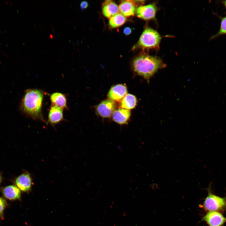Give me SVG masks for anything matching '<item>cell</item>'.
<instances>
[{
	"label": "cell",
	"instance_id": "cell-1",
	"mask_svg": "<svg viewBox=\"0 0 226 226\" xmlns=\"http://www.w3.org/2000/svg\"><path fill=\"white\" fill-rule=\"evenodd\" d=\"M44 92L38 89L26 90L21 103V108L24 112L33 119L46 123L42 113Z\"/></svg>",
	"mask_w": 226,
	"mask_h": 226
},
{
	"label": "cell",
	"instance_id": "cell-2",
	"mask_svg": "<svg viewBox=\"0 0 226 226\" xmlns=\"http://www.w3.org/2000/svg\"><path fill=\"white\" fill-rule=\"evenodd\" d=\"M134 71L137 74L147 79L150 78L159 70L166 65L159 58L143 53L133 60Z\"/></svg>",
	"mask_w": 226,
	"mask_h": 226
},
{
	"label": "cell",
	"instance_id": "cell-3",
	"mask_svg": "<svg viewBox=\"0 0 226 226\" xmlns=\"http://www.w3.org/2000/svg\"><path fill=\"white\" fill-rule=\"evenodd\" d=\"M210 183L207 190L208 195L200 206L207 212L215 211L221 213L226 210V196L221 197L213 194Z\"/></svg>",
	"mask_w": 226,
	"mask_h": 226
},
{
	"label": "cell",
	"instance_id": "cell-4",
	"mask_svg": "<svg viewBox=\"0 0 226 226\" xmlns=\"http://www.w3.org/2000/svg\"><path fill=\"white\" fill-rule=\"evenodd\" d=\"M159 33L150 28L145 29L141 34L137 43L138 47L143 49H157L161 40Z\"/></svg>",
	"mask_w": 226,
	"mask_h": 226
},
{
	"label": "cell",
	"instance_id": "cell-5",
	"mask_svg": "<svg viewBox=\"0 0 226 226\" xmlns=\"http://www.w3.org/2000/svg\"><path fill=\"white\" fill-rule=\"evenodd\" d=\"M116 105L115 102L110 99L101 101L96 108L97 113L103 118H108L112 115L116 110Z\"/></svg>",
	"mask_w": 226,
	"mask_h": 226
},
{
	"label": "cell",
	"instance_id": "cell-6",
	"mask_svg": "<svg viewBox=\"0 0 226 226\" xmlns=\"http://www.w3.org/2000/svg\"><path fill=\"white\" fill-rule=\"evenodd\" d=\"M208 226H223L226 222V218L220 212H208L202 218Z\"/></svg>",
	"mask_w": 226,
	"mask_h": 226
},
{
	"label": "cell",
	"instance_id": "cell-7",
	"mask_svg": "<svg viewBox=\"0 0 226 226\" xmlns=\"http://www.w3.org/2000/svg\"><path fill=\"white\" fill-rule=\"evenodd\" d=\"M157 11L156 6L153 4L141 5L137 8L136 13L137 16L145 20L155 18Z\"/></svg>",
	"mask_w": 226,
	"mask_h": 226
},
{
	"label": "cell",
	"instance_id": "cell-8",
	"mask_svg": "<svg viewBox=\"0 0 226 226\" xmlns=\"http://www.w3.org/2000/svg\"><path fill=\"white\" fill-rule=\"evenodd\" d=\"M138 2L129 0L121 1L119 6V12L126 17L133 16L138 4L141 3Z\"/></svg>",
	"mask_w": 226,
	"mask_h": 226
},
{
	"label": "cell",
	"instance_id": "cell-9",
	"mask_svg": "<svg viewBox=\"0 0 226 226\" xmlns=\"http://www.w3.org/2000/svg\"><path fill=\"white\" fill-rule=\"evenodd\" d=\"M126 86L122 84H117L112 86L107 94L109 99L114 101H118L121 100L127 94Z\"/></svg>",
	"mask_w": 226,
	"mask_h": 226
},
{
	"label": "cell",
	"instance_id": "cell-10",
	"mask_svg": "<svg viewBox=\"0 0 226 226\" xmlns=\"http://www.w3.org/2000/svg\"><path fill=\"white\" fill-rule=\"evenodd\" d=\"M32 183V178L28 172L22 174L15 180V184L17 187L24 192L30 191L31 189Z\"/></svg>",
	"mask_w": 226,
	"mask_h": 226
},
{
	"label": "cell",
	"instance_id": "cell-11",
	"mask_svg": "<svg viewBox=\"0 0 226 226\" xmlns=\"http://www.w3.org/2000/svg\"><path fill=\"white\" fill-rule=\"evenodd\" d=\"M63 109L55 105H51L48 111V122L54 125L62 121L64 119Z\"/></svg>",
	"mask_w": 226,
	"mask_h": 226
},
{
	"label": "cell",
	"instance_id": "cell-12",
	"mask_svg": "<svg viewBox=\"0 0 226 226\" xmlns=\"http://www.w3.org/2000/svg\"><path fill=\"white\" fill-rule=\"evenodd\" d=\"M131 116L130 110L121 108L116 110L112 115L113 120L121 124H126Z\"/></svg>",
	"mask_w": 226,
	"mask_h": 226
},
{
	"label": "cell",
	"instance_id": "cell-13",
	"mask_svg": "<svg viewBox=\"0 0 226 226\" xmlns=\"http://www.w3.org/2000/svg\"><path fill=\"white\" fill-rule=\"evenodd\" d=\"M102 11L104 15L109 19L119 13V6L113 1L107 0L102 4Z\"/></svg>",
	"mask_w": 226,
	"mask_h": 226
},
{
	"label": "cell",
	"instance_id": "cell-14",
	"mask_svg": "<svg viewBox=\"0 0 226 226\" xmlns=\"http://www.w3.org/2000/svg\"><path fill=\"white\" fill-rule=\"evenodd\" d=\"M50 99L51 105L63 109H67V99L65 94L58 92L53 93L50 95Z\"/></svg>",
	"mask_w": 226,
	"mask_h": 226
},
{
	"label": "cell",
	"instance_id": "cell-15",
	"mask_svg": "<svg viewBox=\"0 0 226 226\" xmlns=\"http://www.w3.org/2000/svg\"><path fill=\"white\" fill-rule=\"evenodd\" d=\"M2 193L5 198L9 200H15L20 198V191L15 186L10 185L5 187L2 190Z\"/></svg>",
	"mask_w": 226,
	"mask_h": 226
},
{
	"label": "cell",
	"instance_id": "cell-16",
	"mask_svg": "<svg viewBox=\"0 0 226 226\" xmlns=\"http://www.w3.org/2000/svg\"><path fill=\"white\" fill-rule=\"evenodd\" d=\"M121 101V107L128 110L134 108L137 102L136 97L131 94H126Z\"/></svg>",
	"mask_w": 226,
	"mask_h": 226
},
{
	"label": "cell",
	"instance_id": "cell-17",
	"mask_svg": "<svg viewBox=\"0 0 226 226\" xmlns=\"http://www.w3.org/2000/svg\"><path fill=\"white\" fill-rule=\"evenodd\" d=\"M126 20V17L119 13L109 18V24L112 28H116L122 25Z\"/></svg>",
	"mask_w": 226,
	"mask_h": 226
},
{
	"label": "cell",
	"instance_id": "cell-18",
	"mask_svg": "<svg viewBox=\"0 0 226 226\" xmlns=\"http://www.w3.org/2000/svg\"><path fill=\"white\" fill-rule=\"evenodd\" d=\"M226 34V17L223 18L222 19L220 27L218 32L212 37V38H215L218 36Z\"/></svg>",
	"mask_w": 226,
	"mask_h": 226
},
{
	"label": "cell",
	"instance_id": "cell-19",
	"mask_svg": "<svg viewBox=\"0 0 226 226\" xmlns=\"http://www.w3.org/2000/svg\"><path fill=\"white\" fill-rule=\"evenodd\" d=\"M7 204L5 200L0 197V220L4 218V211Z\"/></svg>",
	"mask_w": 226,
	"mask_h": 226
},
{
	"label": "cell",
	"instance_id": "cell-20",
	"mask_svg": "<svg viewBox=\"0 0 226 226\" xmlns=\"http://www.w3.org/2000/svg\"><path fill=\"white\" fill-rule=\"evenodd\" d=\"M80 8L81 9L83 10L87 8L88 6V3L86 1H83L80 4Z\"/></svg>",
	"mask_w": 226,
	"mask_h": 226
},
{
	"label": "cell",
	"instance_id": "cell-21",
	"mask_svg": "<svg viewBox=\"0 0 226 226\" xmlns=\"http://www.w3.org/2000/svg\"><path fill=\"white\" fill-rule=\"evenodd\" d=\"M132 32V29L129 27H125L123 30V33L126 35H130Z\"/></svg>",
	"mask_w": 226,
	"mask_h": 226
},
{
	"label": "cell",
	"instance_id": "cell-22",
	"mask_svg": "<svg viewBox=\"0 0 226 226\" xmlns=\"http://www.w3.org/2000/svg\"><path fill=\"white\" fill-rule=\"evenodd\" d=\"M223 3L224 4V5L225 6V7L226 8V1H224Z\"/></svg>",
	"mask_w": 226,
	"mask_h": 226
},
{
	"label": "cell",
	"instance_id": "cell-23",
	"mask_svg": "<svg viewBox=\"0 0 226 226\" xmlns=\"http://www.w3.org/2000/svg\"><path fill=\"white\" fill-rule=\"evenodd\" d=\"M50 37L51 39H52L53 38V36L52 35H50Z\"/></svg>",
	"mask_w": 226,
	"mask_h": 226
},
{
	"label": "cell",
	"instance_id": "cell-24",
	"mask_svg": "<svg viewBox=\"0 0 226 226\" xmlns=\"http://www.w3.org/2000/svg\"><path fill=\"white\" fill-rule=\"evenodd\" d=\"M1 176H0V182L1 181Z\"/></svg>",
	"mask_w": 226,
	"mask_h": 226
}]
</instances>
